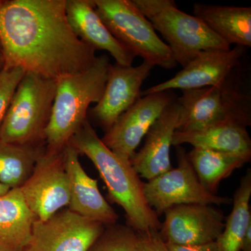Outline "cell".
Instances as JSON below:
<instances>
[{
  "label": "cell",
  "mask_w": 251,
  "mask_h": 251,
  "mask_svg": "<svg viewBox=\"0 0 251 251\" xmlns=\"http://www.w3.org/2000/svg\"><path fill=\"white\" fill-rule=\"evenodd\" d=\"M0 41L4 69L54 81L85 72L97 58L72 30L66 0H0Z\"/></svg>",
  "instance_id": "1"
},
{
  "label": "cell",
  "mask_w": 251,
  "mask_h": 251,
  "mask_svg": "<svg viewBox=\"0 0 251 251\" xmlns=\"http://www.w3.org/2000/svg\"><path fill=\"white\" fill-rule=\"evenodd\" d=\"M68 145L87 156L98 170L112 202L125 212L128 226L137 232L161 229L159 216L150 207L144 192V184L130 160L110 150L86 120Z\"/></svg>",
  "instance_id": "2"
},
{
  "label": "cell",
  "mask_w": 251,
  "mask_h": 251,
  "mask_svg": "<svg viewBox=\"0 0 251 251\" xmlns=\"http://www.w3.org/2000/svg\"><path fill=\"white\" fill-rule=\"evenodd\" d=\"M110 64L108 56L101 54L85 72L56 81L52 114L44 135L47 148L64 150L73 135L87 120L89 107L98 103L101 98Z\"/></svg>",
  "instance_id": "3"
},
{
  "label": "cell",
  "mask_w": 251,
  "mask_h": 251,
  "mask_svg": "<svg viewBox=\"0 0 251 251\" xmlns=\"http://www.w3.org/2000/svg\"><path fill=\"white\" fill-rule=\"evenodd\" d=\"M56 81L25 72L0 128V139L21 146L46 145L45 130L55 97Z\"/></svg>",
  "instance_id": "4"
},
{
  "label": "cell",
  "mask_w": 251,
  "mask_h": 251,
  "mask_svg": "<svg viewBox=\"0 0 251 251\" xmlns=\"http://www.w3.org/2000/svg\"><path fill=\"white\" fill-rule=\"evenodd\" d=\"M169 46L176 64L183 68L209 50L231 49L196 16L181 11L174 0H132Z\"/></svg>",
  "instance_id": "5"
},
{
  "label": "cell",
  "mask_w": 251,
  "mask_h": 251,
  "mask_svg": "<svg viewBox=\"0 0 251 251\" xmlns=\"http://www.w3.org/2000/svg\"><path fill=\"white\" fill-rule=\"evenodd\" d=\"M235 71L219 85L182 91L178 98L182 117L177 130L191 131L221 123L250 126V94L242 87Z\"/></svg>",
  "instance_id": "6"
},
{
  "label": "cell",
  "mask_w": 251,
  "mask_h": 251,
  "mask_svg": "<svg viewBox=\"0 0 251 251\" xmlns=\"http://www.w3.org/2000/svg\"><path fill=\"white\" fill-rule=\"evenodd\" d=\"M96 10L112 35L152 67H176L169 46L132 0H94Z\"/></svg>",
  "instance_id": "7"
},
{
  "label": "cell",
  "mask_w": 251,
  "mask_h": 251,
  "mask_svg": "<svg viewBox=\"0 0 251 251\" xmlns=\"http://www.w3.org/2000/svg\"><path fill=\"white\" fill-rule=\"evenodd\" d=\"M176 168L144 184L147 202L158 216L169 208L181 204L221 205L229 203V198L213 194L203 187L184 148L176 147Z\"/></svg>",
  "instance_id": "8"
},
{
  "label": "cell",
  "mask_w": 251,
  "mask_h": 251,
  "mask_svg": "<svg viewBox=\"0 0 251 251\" xmlns=\"http://www.w3.org/2000/svg\"><path fill=\"white\" fill-rule=\"evenodd\" d=\"M20 188L36 219L46 221L69 206L70 186L64 165V150L46 146L33 171Z\"/></svg>",
  "instance_id": "9"
},
{
  "label": "cell",
  "mask_w": 251,
  "mask_h": 251,
  "mask_svg": "<svg viewBox=\"0 0 251 251\" xmlns=\"http://www.w3.org/2000/svg\"><path fill=\"white\" fill-rule=\"evenodd\" d=\"M105 227L63 209L46 221L35 220L23 251H88Z\"/></svg>",
  "instance_id": "10"
},
{
  "label": "cell",
  "mask_w": 251,
  "mask_h": 251,
  "mask_svg": "<svg viewBox=\"0 0 251 251\" xmlns=\"http://www.w3.org/2000/svg\"><path fill=\"white\" fill-rule=\"evenodd\" d=\"M176 98L173 91L140 97L105 132L102 141L113 152L130 160L153 124Z\"/></svg>",
  "instance_id": "11"
},
{
  "label": "cell",
  "mask_w": 251,
  "mask_h": 251,
  "mask_svg": "<svg viewBox=\"0 0 251 251\" xmlns=\"http://www.w3.org/2000/svg\"><path fill=\"white\" fill-rule=\"evenodd\" d=\"M164 214L159 234L166 244L196 246L216 242L225 227L224 212L209 204H181Z\"/></svg>",
  "instance_id": "12"
},
{
  "label": "cell",
  "mask_w": 251,
  "mask_h": 251,
  "mask_svg": "<svg viewBox=\"0 0 251 251\" xmlns=\"http://www.w3.org/2000/svg\"><path fill=\"white\" fill-rule=\"evenodd\" d=\"M247 50V48L236 46L227 50L204 51L174 77L142 91L140 97L176 89L182 91L196 90L219 85L237 69Z\"/></svg>",
  "instance_id": "13"
},
{
  "label": "cell",
  "mask_w": 251,
  "mask_h": 251,
  "mask_svg": "<svg viewBox=\"0 0 251 251\" xmlns=\"http://www.w3.org/2000/svg\"><path fill=\"white\" fill-rule=\"evenodd\" d=\"M152 69V66L145 62L137 67L110 64L101 98L88 111L105 132L141 97L142 86Z\"/></svg>",
  "instance_id": "14"
},
{
  "label": "cell",
  "mask_w": 251,
  "mask_h": 251,
  "mask_svg": "<svg viewBox=\"0 0 251 251\" xmlns=\"http://www.w3.org/2000/svg\"><path fill=\"white\" fill-rule=\"evenodd\" d=\"M182 108L177 97L151 127L145 144L130 161L140 177L151 180L173 168L171 149L175 131L181 125Z\"/></svg>",
  "instance_id": "15"
},
{
  "label": "cell",
  "mask_w": 251,
  "mask_h": 251,
  "mask_svg": "<svg viewBox=\"0 0 251 251\" xmlns=\"http://www.w3.org/2000/svg\"><path fill=\"white\" fill-rule=\"evenodd\" d=\"M64 155L70 186L68 208L82 217L105 226L117 224L118 214L102 196L97 180L91 177L82 168L78 152L67 145Z\"/></svg>",
  "instance_id": "16"
},
{
  "label": "cell",
  "mask_w": 251,
  "mask_h": 251,
  "mask_svg": "<svg viewBox=\"0 0 251 251\" xmlns=\"http://www.w3.org/2000/svg\"><path fill=\"white\" fill-rule=\"evenodd\" d=\"M66 14L82 42L96 51H106L118 65L132 66L135 56L112 35L97 13L94 0H66Z\"/></svg>",
  "instance_id": "17"
},
{
  "label": "cell",
  "mask_w": 251,
  "mask_h": 251,
  "mask_svg": "<svg viewBox=\"0 0 251 251\" xmlns=\"http://www.w3.org/2000/svg\"><path fill=\"white\" fill-rule=\"evenodd\" d=\"M183 144L236 155L248 162L251 161L250 135L247 127L236 124L221 123L191 131L176 130L173 135V146H181Z\"/></svg>",
  "instance_id": "18"
},
{
  "label": "cell",
  "mask_w": 251,
  "mask_h": 251,
  "mask_svg": "<svg viewBox=\"0 0 251 251\" xmlns=\"http://www.w3.org/2000/svg\"><path fill=\"white\" fill-rule=\"evenodd\" d=\"M193 16L229 46L251 47V7L196 3Z\"/></svg>",
  "instance_id": "19"
},
{
  "label": "cell",
  "mask_w": 251,
  "mask_h": 251,
  "mask_svg": "<svg viewBox=\"0 0 251 251\" xmlns=\"http://www.w3.org/2000/svg\"><path fill=\"white\" fill-rule=\"evenodd\" d=\"M35 220L20 188L0 196V251L24 250Z\"/></svg>",
  "instance_id": "20"
},
{
  "label": "cell",
  "mask_w": 251,
  "mask_h": 251,
  "mask_svg": "<svg viewBox=\"0 0 251 251\" xmlns=\"http://www.w3.org/2000/svg\"><path fill=\"white\" fill-rule=\"evenodd\" d=\"M187 154L203 187L213 194L222 180L248 163L242 157L206 149L193 148Z\"/></svg>",
  "instance_id": "21"
},
{
  "label": "cell",
  "mask_w": 251,
  "mask_h": 251,
  "mask_svg": "<svg viewBox=\"0 0 251 251\" xmlns=\"http://www.w3.org/2000/svg\"><path fill=\"white\" fill-rule=\"evenodd\" d=\"M251 171L243 176L234 193L233 207L216 241L219 251H241L243 237L251 223Z\"/></svg>",
  "instance_id": "22"
},
{
  "label": "cell",
  "mask_w": 251,
  "mask_h": 251,
  "mask_svg": "<svg viewBox=\"0 0 251 251\" xmlns=\"http://www.w3.org/2000/svg\"><path fill=\"white\" fill-rule=\"evenodd\" d=\"M46 146H21L0 139V182L11 188L21 187Z\"/></svg>",
  "instance_id": "23"
},
{
  "label": "cell",
  "mask_w": 251,
  "mask_h": 251,
  "mask_svg": "<svg viewBox=\"0 0 251 251\" xmlns=\"http://www.w3.org/2000/svg\"><path fill=\"white\" fill-rule=\"evenodd\" d=\"M88 251H138L137 232L128 226H105Z\"/></svg>",
  "instance_id": "24"
},
{
  "label": "cell",
  "mask_w": 251,
  "mask_h": 251,
  "mask_svg": "<svg viewBox=\"0 0 251 251\" xmlns=\"http://www.w3.org/2000/svg\"><path fill=\"white\" fill-rule=\"evenodd\" d=\"M25 74V71L20 67L4 69L0 74V128L15 91Z\"/></svg>",
  "instance_id": "25"
},
{
  "label": "cell",
  "mask_w": 251,
  "mask_h": 251,
  "mask_svg": "<svg viewBox=\"0 0 251 251\" xmlns=\"http://www.w3.org/2000/svg\"><path fill=\"white\" fill-rule=\"evenodd\" d=\"M138 251H169L158 230L137 232Z\"/></svg>",
  "instance_id": "26"
},
{
  "label": "cell",
  "mask_w": 251,
  "mask_h": 251,
  "mask_svg": "<svg viewBox=\"0 0 251 251\" xmlns=\"http://www.w3.org/2000/svg\"><path fill=\"white\" fill-rule=\"evenodd\" d=\"M169 251H219L216 242L196 246H178L166 244Z\"/></svg>",
  "instance_id": "27"
},
{
  "label": "cell",
  "mask_w": 251,
  "mask_h": 251,
  "mask_svg": "<svg viewBox=\"0 0 251 251\" xmlns=\"http://www.w3.org/2000/svg\"><path fill=\"white\" fill-rule=\"evenodd\" d=\"M241 251H251V223L248 226L243 237Z\"/></svg>",
  "instance_id": "28"
},
{
  "label": "cell",
  "mask_w": 251,
  "mask_h": 251,
  "mask_svg": "<svg viewBox=\"0 0 251 251\" xmlns=\"http://www.w3.org/2000/svg\"><path fill=\"white\" fill-rule=\"evenodd\" d=\"M11 189V188H10L9 186H7V185L0 182V196L6 194V193L9 192Z\"/></svg>",
  "instance_id": "29"
},
{
  "label": "cell",
  "mask_w": 251,
  "mask_h": 251,
  "mask_svg": "<svg viewBox=\"0 0 251 251\" xmlns=\"http://www.w3.org/2000/svg\"><path fill=\"white\" fill-rule=\"evenodd\" d=\"M4 69V59L3 57L2 52H0V74Z\"/></svg>",
  "instance_id": "30"
},
{
  "label": "cell",
  "mask_w": 251,
  "mask_h": 251,
  "mask_svg": "<svg viewBox=\"0 0 251 251\" xmlns=\"http://www.w3.org/2000/svg\"><path fill=\"white\" fill-rule=\"evenodd\" d=\"M0 52H1V41H0Z\"/></svg>",
  "instance_id": "31"
}]
</instances>
